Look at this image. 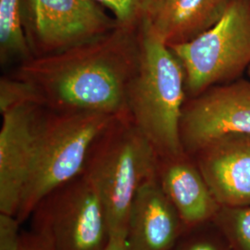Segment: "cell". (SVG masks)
<instances>
[{
    "label": "cell",
    "instance_id": "obj_1",
    "mask_svg": "<svg viewBox=\"0 0 250 250\" xmlns=\"http://www.w3.org/2000/svg\"><path fill=\"white\" fill-rule=\"evenodd\" d=\"M139 55V28L118 25L62 51L33 57L12 75L25 82L46 109L122 116Z\"/></svg>",
    "mask_w": 250,
    "mask_h": 250
},
{
    "label": "cell",
    "instance_id": "obj_2",
    "mask_svg": "<svg viewBox=\"0 0 250 250\" xmlns=\"http://www.w3.org/2000/svg\"><path fill=\"white\" fill-rule=\"evenodd\" d=\"M140 55L127 93V114L159 158L184 153L180 137L187 100L186 74L170 47L149 27H139Z\"/></svg>",
    "mask_w": 250,
    "mask_h": 250
},
{
    "label": "cell",
    "instance_id": "obj_3",
    "mask_svg": "<svg viewBox=\"0 0 250 250\" xmlns=\"http://www.w3.org/2000/svg\"><path fill=\"white\" fill-rule=\"evenodd\" d=\"M118 117L100 112L45 109L16 214L21 224L32 216L45 196L80 175L93 145Z\"/></svg>",
    "mask_w": 250,
    "mask_h": 250
},
{
    "label": "cell",
    "instance_id": "obj_4",
    "mask_svg": "<svg viewBox=\"0 0 250 250\" xmlns=\"http://www.w3.org/2000/svg\"><path fill=\"white\" fill-rule=\"evenodd\" d=\"M159 156L128 114L118 117L90 150L83 173L96 188L111 236H124L129 211L144 182L157 174Z\"/></svg>",
    "mask_w": 250,
    "mask_h": 250
},
{
    "label": "cell",
    "instance_id": "obj_5",
    "mask_svg": "<svg viewBox=\"0 0 250 250\" xmlns=\"http://www.w3.org/2000/svg\"><path fill=\"white\" fill-rule=\"evenodd\" d=\"M169 47L184 68L188 98L240 79L250 66V0H231L205 33Z\"/></svg>",
    "mask_w": 250,
    "mask_h": 250
},
{
    "label": "cell",
    "instance_id": "obj_6",
    "mask_svg": "<svg viewBox=\"0 0 250 250\" xmlns=\"http://www.w3.org/2000/svg\"><path fill=\"white\" fill-rule=\"evenodd\" d=\"M32 216L33 230L54 250H105L111 237L102 199L83 172L45 196Z\"/></svg>",
    "mask_w": 250,
    "mask_h": 250
},
{
    "label": "cell",
    "instance_id": "obj_7",
    "mask_svg": "<svg viewBox=\"0 0 250 250\" xmlns=\"http://www.w3.org/2000/svg\"><path fill=\"white\" fill-rule=\"evenodd\" d=\"M23 23L33 57L62 51L118 26L95 0H23Z\"/></svg>",
    "mask_w": 250,
    "mask_h": 250
},
{
    "label": "cell",
    "instance_id": "obj_8",
    "mask_svg": "<svg viewBox=\"0 0 250 250\" xmlns=\"http://www.w3.org/2000/svg\"><path fill=\"white\" fill-rule=\"evenodd\" d=\"M229 134H250V81L243 77L187 98L182 111L181 142L191 156Z\"/></svg>",
    "mask_w": 250,
    "mask_h": 250
},
{
    "label": "cell",
    "instance_id": "obj_9",
    "mask_svg": "<svg viewBox=\"0 0 250 250\" xmlns=\"http://www.w3.org/2000/svg\"><path fill=\"white\" fill-rule=\"evenodd\" d=\"M45 109L36 103H23L1 113L0 212H18Z\"/></svg>",
    "mask_w": 250,
    "mask_h": 250
},
{
    "label": "cell",
    "instance_id": "obj_10",
    "mask_svg": "<svg viewBox=\"0 0 250 250\" xmlns=\"http://www.w3.org/2000/svg\"><path fill=\"white\" fill-rule=\"evenodd\" d=\"M221 206H250V134H225L193 156Z\"/></svg>",
    "mask_w": 250,
    "mask_h": 250
},
{
    "label": "cell",
    "instance_id": "obj_11",
    "mask_svg": "<svg viewBox=\"0 0 250 250\" xmlns=\"http://www.w3.org/2000/svg\"><path fill=\"white\" fill-rule=\"evenodd\" d=\"M186 230L177 209L166 197L157 174L138 189L129 211L128 250H172Z\"/></svg>",
    "mask_w": 250,
    "mask_h": 250
},
{
    "label": "cell",
    "instance_id": "obj_12",
    "mask_svg": "<svg viewBox=\"0 0 250 250\" xmlns=\"http://www.w3.org/2000/svg\"><path fill=\"white\" fill-rule=\"evenodd\" d=\"M157 179L177 209L186 229L213 220L221 205L193 156L184 152L177 156L159 158Z\"/></svg>",
    "mask_w": 250,
    "mask_h": 250
},
{
    "label": "cell",
    "instance_id": "obj_13",
    "mask_svg": "<svg viewBox=\"0 0 250 250\" xmlns=\"http://www.w3.org/2000/svg\"><path fill=\"white\" fill-rule=\"evenodd\" d=\"M231 0H161L144 20L168 45L188 43L222 18Z\"/></svg>",
    "mask_w": 250,
    "mask_h": 250
},
{
    "label": "cell",
    "instance_id": "obj_14",
    "mask_svg": "<svg viewBox=\"0 0 250 250\" xmlns=\"http://www.w3.org/2000/svg\"><path fill=\"white\" fill-rule=\"evenodd\" d=\"M33 58L23 23V0H0V62H23Z\"/></svg>",
    "mask_w": 250,
    "mask_h": 250
},
{
    "label": "cell",
    "instance_id": "obj_15",
    "mask_svg": "<svg viewBox=\"0 0 250 250\" xmlns=\"http://www.w3.org/2000/svg\"><path fill=\"white\" fill-rule=\"evenodd\" d=\"M212 222L231 250H250V206H221Z\"/></svg>",
    "mask_w": 250,
    "mask_h": 250
},
{
    "label": "cell",
    "instance_id": "obj_16",
    "mask_svg": "<svg viewBox=\"0 0 250 250\" xmlns=\"http://www.w3.org/2000/svg\"><path fill=\"white\" fill-rule=\"evenodd\" d=\"M172 250H231L212 221L188 228Z\"/></svg>",
    "mask_w": 250,
    "mask_h": 250
},
{
    "label": "cell",
    "instance_id": "obj_17",
    "mask_svg": "<svg viewBox=\"0 0 250 250\" xmlns=\"http://www.w3.org/2000/svg\"><path fill=\"white\" fill-rule=\"evenodd\" d=\"M110 12L118 25L138 29L146 18L155 0H95Z\"/></svg>",
    "mask_w": 250,
    "mask_h": 250
},
{
    "label": "cell",
    "instance_id": "obj_18",
    "mask_svg": "<svg viewBox=\"0 0 250 250\" xmlns=\"http://www.w3.org/2000/svg\"><path fill=\"white\" fill-rule=\"evenodd\" d=\"M23 103L38 104L32 88L25 82L13 75L2 77L0 80V112Z\"/></svg>",
    "mask_w": 250,
    "mask_h": 250
},
{
    "label": "cell",
    "instance_id": "obj_19",
    "mask_svg": "<svg viewBox=\"0 0 250 250\" xmlns=\"http://www.w3.org/2000/svg\"><path fill=\"white\" fill-rule=\"evenodd\" d=\"M16 215L0 212V250H18L22 238Z\"/></svg>",
    "mask_w": 250,
    "mask_h": 250
},
{
    "label": "cell",
    "instance_id": "obj_20",
    "mask_svg": "<svg viewBox=\"0 0 250 250\" xmlns=\"http://www.w3.org/2000/svg\"><path fill=\"white\" fill-rule=\"evenodd\" d=\"M18 250H54L50 242L43 234L32 230L22 233V238Z\"/></svg>",
    "mask_w": 250,
    "mask_h": 250
},
{
    "label": "cell",
    "instance_id": "obj_21",
    "mask_svg": "<svg viewBox=\"0 0 250 250\" xmlns=\"http://www.w3.org/2000/svg\"><path fill=\"white\" fill-rule=\"evenodd\" d=\"M105 250H128L126 242H125V237L111 236Z\"/></svg>",
    "mask_w": 250,
    "mask_h": 250
},
{
    "label": "cell",
    "instance_id": "obj_22",
    "mask_svg": "<svg viewBox=\"0 0 250 250\" xmlns=\"http://www.w3.org/2000/svg\"><path fill=\"white\" fill-rule=\"evenodd\" d=\"M159 1H161V0H155V3H154V5H153V7H154V6H155ZM153 7H152V8H153ZM149 12H150V11H149Z\"/></svg>",
    "mask_w": 250,
    "mask_h": 250
},
{
    "label": "cell",
    "instance_id": "obj_23",
    "mask_svg": "<svg viewBox=\"0 0 250 250\" xmlns=\"http://www.w3.org/2000/svg\"><path fill=\"white\" fill-rule=\"evenodd\" d=\"M247 72H248V75H249V77H250V68H249V70L247 71Z\"/></svg>",
    "mask_w": 250,
    "mask_h": 250
}]
</instances>
